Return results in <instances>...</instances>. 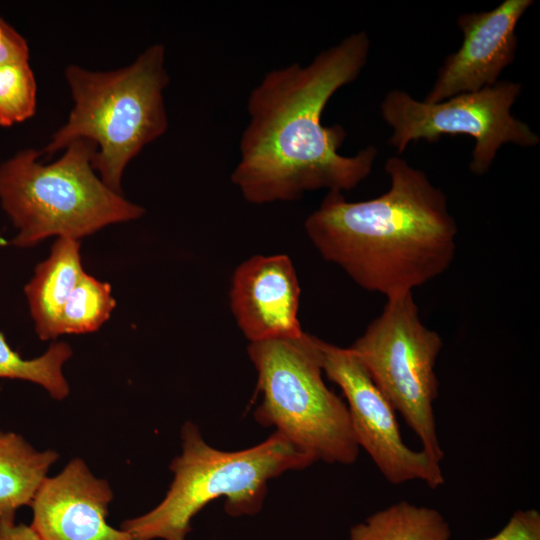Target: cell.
<instances>
[{
	"label": "cell",
	"instance_id": "cell-21",
	"mask_svg": "<svg viewBox=\"0 0 540 540\" xmlns=\"http://www.w3.org/2000/svg\"><path fill=\"white\" fill-rule=\"evenodd\" d=\"M3 21L2 19H0V42H1V39H2V33H3Z\"/></svg>",
	"mask_w": 540,
	"mask_h": 540
},
{
	"label": "cell",
	"instance_id": "cell-1",
	"mask_svg": "<svg viewBox=\"0 0 540 540\" xmlns=\"http://www.w3.org/2000/svg\"><path fill=\"white\" fill-rule=\"evenodd\" d=\"M369 50V36L357 32L307 65L272 69L252 89L240 159L231 174L246 201L260 205L294 201L319 189L349 191L366 179L377 148L341 155L347 133L339 124L323 125L322 113L340 88L358 78Z\"/></svg>",
	"mask_w": 540,
	"mask_h": 540
},
{
	"label": "cell",
	"instance_id": "cell-13",
	"mask_svg": "<svg viewBox=\"0 0 540 540\" xmlns=\"http://www.w3.org/2000/svg\"><path fill=\"white\" fill-rule=\"evenodd\" d=\"M80 244V240L58 237L49 256L35 267L33 277L24 287L35 332L43 341L58 337L63 308L85 272Z\"/></svg>",
	"mask_w": 540,
	"mask_h": 540
},
{
	"label": "cell",
	"instance_id": "cell-18",
	"mask_svg": "<svg viewBox=\"0 0 540 540\" xmlns=\"http://www.w3.org/2000/svg\"><path fill=\"white\" fill-rule=\"evenodd\" d=\"M37 86L29 62L0 66V125L9 127L32 117Z\"/></svg>",
	"mask_w": 540,
	"mask_h": 540
},
{
	"label": "cell",
	"instance_id": "cell-3",
	"mask_svg": "<svg viewBox=\"0 0 540 540\" xmlns=\"http://www.w3.org/2000/svg\"><path fill=\"white\" fill-rule=\"evenodd\" d=\"M65 77L74 106L40 153L49 158L77 139L94 143L93 169L110 189L122 194L128 163L168 127L163 96L169 83L165 47L153 44L129 66L110 72L70 65Z\"/></svg>",
	"mask_w": 540,
	"mask_h": 540
},
{
	"label": "cell",
	"instance_id": "cell-12",
	"mask_svg": "<svg viewBox=\"0 0 540 540\" xmlns=\"http://www.w3.org/2000/svg\"><path fill=\"white\" fill-rule=\"evenodd\" d=\"M299 300L296 270L285 254L252 256L233 273L230 308L250 343L299 337Z\"/></svg>",
	"mask_w": 540,
	"mask_h": 540
},
{
	"label": "cell",
	"instance_id": "cell-17",
	"mask_svg": "<svg viewBox=\"0 0 540 540\" xmlns=\"http://www.w3.org/2000/svg\"><path fill=\"white\" fill-rule=\"evenodd\" d=\"M116 306L111 286L84 272L67 300L58 324V336L97 331Z\"/></svg>",
	"mask_w": 540,
	"mask_h": 540
},
{
	"label": "cell",
	"instance_id": "cell-20",
	"mask_svg": "<svg viewBox=\"0 0 540 540\" xmlns=\"http://www.w3.org/2000/svg\"><path fill=\"white\" fill-rule=\"evenodd\" d=\"M0 540H39L30 526L15 523L0 526Z\"/></svg>",
	"mask_w": 540,
	"mask_h": 540
},
{
	"label": "cell",
	"instance_id": "cell-4",
	"mask_svg": "<svg viewBox=\"0 0 540 540\" xmlns=\"http://www.w3.org/2000/svg\"><path fill=\"white\" fill-rule=\"evenodd\" d=\"M181 438L182 453L171 462L174 477L164 499L151 511L121 524L132 540H185L192 518L223 496L229 515L256 514L269 480L315 462L276 431L258 445L232 452L210 446L192 422L183 425Z\"/></svg>",
	"mask_w": 540,
	"mask_h": 540
},
{
	"label": "cell",
	"instance_id": "cell-10",
	"mask_svg": "<svg viewBox=\"0 0 540 540\" xmlns=\"http://www.w3.org/2000/svg\"><path fill=\"white\" fill-rule=\"evenodd\" d=\"M532 0H505L490 11L464 13L457 19L460 48L447 56L424 101L436 103L495 84L515 58L516 26Z\"/></svg>",
	"mask_w": 540,
	"mask_h": 540
},
{
	"label": "cell",
	"instance_id": "cell-5",
	"mask_svg": "<svg viewBox=\"0 0 540 540\" xmlns=\"http://www.w3.org/2000/svg\"><path fill=\"white\" fill-rule=\"evenodd\" d=\"M61 158L38 161L25 149L0 164V202L17 229L11 244L24 248L51 236L80 240L107 225L135 220L145 210L110 189L96 174L94 143L77 139Z\"/></svg>",
	"mask_w": 540,
	"mask_h": 540
},
{
	"label": "cell",
	"instance_id": "cell-11",
	"mask_svg": "<svg viewBox=\"0 0 540 540\" xmlns=\"http://www.w3.org/2000/svg\"><path fill=\"white\" fill-rule=\"evenodd\" d=\"M112 499L108 482L75 458L40 485L30 504V527L39 540H132L106 521Z\"/></svg>",
	"mask_w": 540,
	"mask_h": 540
},
{
	"label": "cell",
	"instance_id": "cell-6",
	"mask_svg": "<svg viewBox=\"0 0 540 540\" xmlns=\"http://www.w3.org/2000/svg\"><path fill=\"white\" fill-rule=\"evenodd\" d=\"M247 351L262 395L256 421L274 427L315 461L355 463L359 446L347 405L323 380L321 339L303 332L252 342Z\"/></svg>",
	"mask_w": 540,
	"mask_h": 540
},
{
	"label": "cell",
	"instance_id": "cell-19",
	"mask_svg": "<svg viewBox=\"0 0 540 540\" xmlns=\"http://www.w3.org/2000/svg\"><path fill=\"white\" fill-rule=\"evenodd\" d=\"M481 540H540V513L518 510L497 534Z\"/></svg>",
	"mask_w": 540,
	"mask_h": 540
},
{
	"label": "cell",
	"instance_id": "cell-2",
	"mask_svg": "<svg viewBox=\"0 0 540 540\" xmlns=\"http://www.w3.org/2000/svg\"><path fill=\"white\" fill-rule=\"evenodd\" d=\"M385 171V193L349 202L342 192L328 191L304 228L326 261L361 288L390 299L448 270L458 227L446 195L424 171L397 156L386 161Z\"/></svg>",
	"mask_w": 540,
	"mask_h": 540
},
{
	"label": "cell",
	"instance_id": "cell-15",
	"mask_svg": "<svg viewBox=\"0 0 540 540\" xmlns=\"http://www.w3.org/2000/svg\"><path fill=\"white\" fill-rule=\"evenodd\" d=\"M451 530L434 508L397 502L353 526L349 540H450Z\"/></svg>",
	"mask_w": 540,
	"mask_h": 540
},
{
	"label": "cell",
	"instance_id": "cell-14",
	"mask_svg": "<svg viewBox=\"0 0 540 540\" xmlns=\"http://www.w3.org/2000/svg\"><path fill=\"white\" fill-rule=\"evenodd\" d=\"M59 455L38 451L22 436L0 431V526L14 523L16 511L30 505Z\"/></svg>",
	"mask_w": 540,
	"mask_h": 540
},
{
	"label": "cell",
	"instance_id": "cell-8",
	"mask_svg": "<svg viewBox=\"0 0 540 540\" xmlns=\"http://www.w3.org/2000/svg\"><path fill=\"white\" fill-rule=\"evenodd\" d=\"M522 85L497 81L474 92H466L436 103L419 101L403 90L388 92L381 114L392 128L389 143L402 153L410 142H436L444 135H468L475 139L470 170L485 174L503 144L523 147L539 143L530 126L511 114Z\"/></svg>",
	"mask_w": 540,
	"mask_h": 540
},
{
	"label": "cell",
	"instance_id": "cell-9",
	"mask_svg": "<svg viewBox=\"0 0 540 540\" xmlns=\"http://www.w3.org/2000/svg\"><path fill=\"white\" fill-rule=\"evenodd\" d=\"M321 352L323 372L346 398L356 443L369 454L383 477L395 485L414 480L432 489L443 485L440 463L423 450L405 445L395 410L353 352L323 340Z\"/></svg>",
	"mask_w": 540,
	"mask_h": 540
},
{
	"label": "cell",
	"instance_id": "cell-16",
	"mask_svg": "<svg viewBox=\"0 0 540 540\" xmlns=\"http://www.w3.org/2000/svg\"><path fill=\"white\" fill-rule=\"evenodd\" d=\"M73 354L66 342H53L47 351L33 359H24L8 344L0 331V378L29 381L43 387L56 400L65 399L70 392L63 366Z\"/></svg>",
	"mask_w": 540,
	"mask_h": 540
},
{
	"label": "cell",
	"instance_id": "cell-7",
	"mask_svg": "<svg viewBox=\"0 0 540 540\" xmlns=\"http://www.w3.org/2000/svg\"><path fill=\"white\" fill-rule=\"evenodd\" d=\"M386 300L381 314L349 349L417 435L422 450L440 463L444 451L434 402L439 393L435 365L443 340L422 323L413 292Z\"/></svg>",
	"mask_w": 540,
	"mask_h": 540
}]
</instances>
